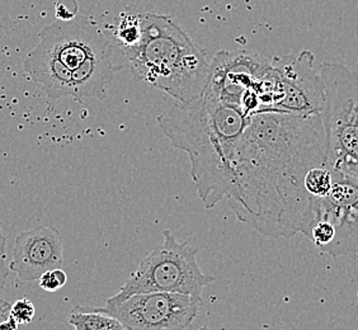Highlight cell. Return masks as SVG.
<instances>
[{"mask_svg":"<svg viewBox=\"0 0 358 330\" xmlns=\"http://www.w3.org/2000/svg\"><path fill=\"white\" fill-rule=\"evenodd\" d=\"M18 325L20 324L17 323L13 317H10L7 322L0 324V330H17L18 329Z\"/></svg>","mask_w":358,"mask_h":330,"instance_id":"cell-19","label":"cell"},{"mask_svg":"<svg viewBox=\"0 0 358 330\" xmlns=\"http://www.w3.org/2000/svg\"><path fill=\"white\" fill-rule=\"evenodd\" d=\"M64 263L62 233L54 227H36L17 235L9 269L22 282H34Z\"/></svg>","mask_w":358,"mask_h":330,"instance_id":"cell-11","label":"cell"},{"mask_svg":"<svg viewBox=\"0 0 358 330\" xmlns=\"http://www.w3.org/2000/svg\"><path fill=\"white\" fill-rule=\"evenodd\" d=\"M6 259H7V241L3 234V224L0 221V289L4 287L10 271L6 263Z\"/></svg>","mask_w":358,"mask_h":330,"instance_id":"cell-17","label":"cell"},{"mask_svg":"<svg viewBox=\"0 0 358 330\" xmlns=\"http://www.w3.org/2000/svg\"><path fill=\"white\" fill-rule=\"evenodd\" d=\"M132 74L180 103L199 98L206 88L210 62L172 17L144 12L143 38L124 51Z\"/></svg>","mask_w":358,"mask_h":330,"instance_id":"cell-3","label":"cell"},{"mask_svg":"<svg viewBox=\"0 0 358 330\" xmlns=\"http://www.w3.org/2000/svg\"><path fill=\"white\" fill-rule=\"evenodd\" d=\"M78 1L76 0H57L56 3V17L59 21L68 22L74 20L78 15Z\"/></svg>","mask_w":358,"mask_h":330,"instance_id":"cell-16","label":"cell"},{"mask_svg":"<svg viewBox=\"0 0 358 330\" xmlns=\"http://www.w3.org/2000/svg\"><path fill=\"white\" fill-rule=\"evenodd\" d=\"M197 254V248L188 241H177L169 230H164L163 241L145 255L136 271L106 303H120L130 296L150 292L180 294L202 300V291L215 278L202 272Z\"/></svg>","mask_w":358,"mask_h":330,"instance_id":"cell-5","label":"cell"},{"mask_svg":"<svg viewBox=\"0 0 358 330\" xmlns=\"http://www.w3.org/2000/svg\"><path fill=\"white\" fill-rule=\"evenodd\" d=\"M12 314V305L0 299V324L7 322Z\"/></svg>","mask_w":358,"mask_h":330,"instance_id":"cell-18","label":"cell"},{"mask_svg":"<svg viewBox=\"0 0 358 330\" xmlns=\"http://www.w3.org/2000/svg\"><path fill=\"white\" fill-rule=\"evenodd\" d=\"M252 117L239 106L202 93L187 103L177 102L158 117L173 148L187 152L191 177L206 208L227 200L235 175V155Z\"/></svg>","mask_w":358,"mask_h":330,"instance_id":"cell-2","label":"cell"},{"mask_svg":"<svg viewBox=\"0 0 358 330\" xmlns=\"http://www.w3.org/2000/svg\"><path fill=\"white\" fill-rule=\"evenodd\" d=\"M40 42L32 52L60 64L70 74L93 56L113 51L102 28L85 15L71 21H56L40 32Z\"/></svg>","mask_w":358,"mask_h":330,"instance_id":"cell-9","label":"cell"},{"mask_svg":"<svg viewBox=\"0 0 358 330\" xmlns=\"http://www.w3.org/2000/svg\"><path fill=\"white\" fill-rule=\"evenodd\" d=\"M40 287L48 292H56L68 282V275L64 269H52L40 277Z\"/></svg>","mask_w":358,"mask_h":330,"instance_id":"cell-14","label":"cell"},{"mask_svg":"<svg viewBox=\"0 0 358 330\" xmlns=\"http://www.w3.org/2000/svg\"><path fill=\"white\" fill-rule=\"evenodd\" d=\"M200 330H208V328L207 327H202Z\"/></svg>","mask_w":358,"mask_h":330,"instance_id":"cell-20","label":"cell"},{"mask_svg":"<svg viewBox=\"0 0 358 330\" xmlns=\"http://www.w3.org/2000/svg\"><path fill=\"white\" fill-rule=\"evenodd\" d=\"M271 62L247 51H220L210 64V76L203 93L227 103L239 106L253 117L259 115V88Z\"/></svg>","mask_w":358,"mask_h":330,"instance_id":"cell-7","label":"cell"},{"mask_svg":"<svg viewBox=\"0 0 358 330\" xmlns=\"http://www.w3.org/2000/svg\"><path fill=\"white\" fill-rule=\"evenodd\" d=\"M69 324L76 330H126L117 319L104 314L98 308L78 306L70 314Z\"/></svg>","mask_w":358,"mask_h":330,"instance_id":"cell-13","label":"cell"},{"mask_svg":"<svg viewBox=\"0 0 358 330\" xmlns=\"http://www.w3.org/2000/svg\"><path fill=\"white\" fill-rule=\"evenodd\" d=\"M319 74L324 84L325 162L358 180V74L338 62H324Z\"/></svg>","mask_w":358,"mask_h":330,"instance_id":"cell-4","label":"cell"},{"mask_svg":"<svg viewBox=\"0 0 358 330\" xmlns=\"http://www.w3.org/2000/svg\"><path fill=\"white\" fill-rule=\"evenodd\" d=\"M202 300L192 296L150 292L98 308L126 330H186L199 317Z\"/></svg>","mask_w":358,"mask_h":330,"instance_id":"cell-6","label":"cell"},{"mask_svg":"<svg viewBox=\"0 0 358 330\" xmlns=\"http://www.w3.org/2000/svg\"><path fill=\"white\" fill-rule=\"evenodd\" d=\"M315 56L303 50L299 55L275 56L273 110L296 116L320 115L323 110L324 84L314 68Z\"/></svg>","mask_w":358,"mask_h":330,"instance_id":"cell-8","label":"cell"},{"mask_svg":"<svg viewBox=\"0 0 358 330\" xmlns=\"http://www.w3.org/2000/svg\"><path fill=\"white\" fill-rule=\"evenodd\" d=\"M143 15L144 12L136 7L126 8L118 14L112 35L117 41L120 50L136 48L143 38Z\"/></svg>","mask_w":358,"mask_h":330,"instance_id":"cell-12","label":"cell"},{"mask_svg":"<svg viewBox=\"0 0 358 330\" xmlns=\"http://www.w3.org/2000/svg\"><path fill=\"white\" fill-rule=\"evenodd\" d=\"M324 164L320 115H255L236 150L227 203L238 220L266 238L306 236L317 201L306 192L305 178Z\"/></svg>","mask_w":358,"mask_h":330,"instance_id":"cell-1","label":"cell"},{"mask_svg":"<svg viewBox=\"0 0 358 330\" xmlns=\"http://www.w3.org/2000/svg\"><path fill=\"white\" fill-rule=\"evenodd\" d=\"M317 224H328L336 231L331 257L358 259L357 179L333 171L331 192L314 207L306 238Z\"/></svg>","mask_w":358,"mask_h":330,"instance_id":"cell-10","label":"cell"},{"mask_svg":"<svg viewBox=\"0 0 358 330\" xmlns=\"http://www.w3.org/2000/svg\"><path fill=\"white\" fill-rule=\"evenodd\" d=\"M35 306L28 300L27 297L20 299L12 305L10 317H13L14 320L20 325L31 323L35 317Z\"/></svg>","mask_w":358,"mask_h":330,"instance_id":"cell-15","label":"cell"}]
</instances>
